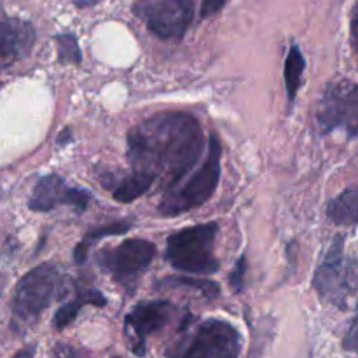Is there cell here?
Returning a JSON list of instances; mask_svg holds the SVG:
<instances>
[{"mask_svg": "<svg viewBox=\"0 0 358 358\" xmlns=\"http://www.w3.org/2000/svg\"><path fill=\"white\" fill-rule=\"evenodd\" d=\"M327 217L336 226L358 224V185L345 189L327 205Z\"/></svg>", "mask_w": 358, "mask_h": 358, "instance_id": "cell-13", "label": "cell"}, {"mask_svg": "<svg viewBox=\"0 0 358 358\" xmlns=\"http://www.w3.org/2000/svg\"><path fill=\"white\" fill-rule=\"evenodd\" d=\"M35 42L30 23L21 20H0V70L28 55Z\"/></svg>", "mask_w": 358, "mask_h": 358, "instance_id": "cell-12", "label": "cell"}, {"mask_svg": "<svg viewBox=\"0 0 358 358\" xmlns=\"http://www.w3.org/2000/svg\"><path fill=\"white\" fill-rule=\"evenodd\" d=\"M196 0H138L133 6L136 17L161 38H180L191 27Z\"/></svg>", "mask_w": 358, "mask_h": 358, "instance_id": "cell-8", "label": "cell"}, {"mask_svg": "<svg viewBox=\"0 0 358 358\" xmlns=\"http://www.w3.org/2000/svg\"><path fill=\"white\" fill-rule=\"evenodd\" d=\"M350 34H352V44L355 48L358 56V2L352 10V20H350Z\"/></svg>", "mask_w": 358, "mask_h": 358, "instance_id": "cell-24", "label": "cell"}, {"mask_svg": "<svg viewBox=\"0 0 358 358\" xmlns=\"http://www.w3.org/2000/svg\"><path fill=\"white\" fill-rule=\"evenodd\" d=\"M129 227H131V224H128V222H114V224H108V226L96 227V229L90 231V233L86 234V238H84V240L77 245L76 252H73V259H76L77 264H83V262H86L87 252H90L91 247H93L94 241L101 240V238H105V236H117V234H124V233H128Z\"/></svg>", "mask_w": 358, "mask_h": 358, "instance_id": "cell-17", "label": "cell"}, {"mask_svg": "<svg viewBox=\"0 0 358 358\" xmlns=\"http://www.w3.org/2000/svg\"><path fill=\"white\" fill-rule=\"evenodd\" d=\"M94 2H98V0H83L79 6H91V3H94Z\"/></svg>", "mask_w": 358, "mask_h": 358, "instance_id": "cell-27", "label": "cell"}, {"mask_svg": "<svg viewBox=\"0 0 358 358\" xmlns=\"http://www.w3.org/2000/svg\"><path fill=\"white\" fill-rule=\"evenodd\" d=\"M154 182H156V178L152 175L145 173V171H133V173L119 178L117 182L107 184L105 187H110L112 185V196H114L115 201L131 203L138 199L140 196L145 194Z\"/></svg>", "mask_w": 358, "mask_h": 358, "instance_id": "cell-14", "label": "cell"}, {"mask_svg": "<svg viewBox=\"0 0 358 358\" xmlns=\"http://www.w3.org/2000/svg\"><path fill=\"white\" fill-rule=\"evenodd\" d=\"M56 45H58V59L62 63H73L79 65L83 62L77 38L72 34H62L56 37Z\"/></svg>", "mask_w": 358, "mask_h": 358, "instance_id": "cell-19", "label": "cell"}, {"mask_svg": "<svg viewBox=\"0 0 358 358\" xmlns=\"http://www.w3.org/2000/svg\"><path fill=\"white\" fill-rule=\"evenodd\" d=\"M128 161L133 171L152 175L175 187L194 168L205 149L198 119L187 112H159L128 131Z\"/></svg>", "mask_w": 358, "mask_h": 358, "instance_id": "cell-1", "label": "cell"}, {"mask_svg": "<svg viewBox=\"0 0 358 358\" xmlns=\"http://www.w3.org/2000/svg\"><path fill=\"white\" fill-rule=\"evenodd\" d=\"M317 119L322 133L343 129L348 136H357L358 84L346 79L329 84L318 105Z\"/></svg>", "mask_w": 358, "mask_h": 358, "instance_id": "cell-6", "label": "cell"}, {"mask_svg": "<svg viewBox=\"0 0 358 358\" xmlns=\"http://www.w3.org/2000/svg\"><path fill=\"white\" fill-rule=\"evenodd\" d=\"M90 203V192L84 189L70 187L58 175L42 177L31 191L28 206L34 212H49L59 205H70L77 210H84Z\"/></svg>", "mask_w": 358, "mask_h": 358, "instance_id": "cell-11", "label": "cell"}, {"mask_svg": "<svg viewBox=\"0 0 358 358\" xmlns=\"http://www.w3.org/2000/svg\"><path fill=\"white\" fill-rule=\"evenodd\" d=\"M34 353H35L34 346H28V348H23L21 352H17L13 358H34Z\"/></svg>", "mask_w": 358, "mask_h": 358, "instance_id": "cell-25", "label": "cell"}, {"mask_svg": "<svg viewBox=\"0 0 358 358\" xmlns=\"http://www.w3.org/2000/svg\"><path fill=\"white\" fill-rule=\"evenodd\" d=\"M343 348H345L346 352L357 353V355H358V311H357L355 318H353L352 327H350V331H348V334H346L345 341H343Z\"/></svg>", "mask_w": 358, "mask_h": 358, "instance_id": "cell-21", "label": "cell"}, {"mask_svg": "<svg viewBox=\"0 0 358 358\" xmlns=\"http://www.w3.org/2000/svg\"><path fill=\"white\" fill-rule=\"evenodd\" d=\"M86 304L101 308V306H105V304H107V299H105V296L98 289L79 290V294L76 296V299H72L70 303L63 304V306L59 308L58 311H56L55 320H52L55 327L58 329V331L69 327V325L72 324V322L77 318L80 308L86 306Z\"/></svg>", "mask_w": 358, "mask_h": 358, "instance_id": "cell-15", "label": "cell"}, {"mask_svg": "<svg viewBox=\"0 0 358 358\" xmlns=\"http://www.w3.org/2000/svg\"><path fill=\"white\" fill-rule=\"evenodd\" d=\"M66 140H70V129H65V131H63L62 135H59L58 143H59V145H63V143H65Z\"/></svg>", "mask_w": 358, "mask_h": 358, "instance_id": "cell-26", "label": "cell"}, {"mask_svg": "<svg viewBox=\"0 0 358 358\" xmlns=\"http://www.w3.org/2000/svg\"><path fill=\"white\" fill-rule=\"evenodd\" d=\"M52 358H86L79 350L72 348L69 345H58L52 352Z\"/></svg>", "mask_w": 358, "mask_h": 358, "instance_id": "cell-23", "label": "cell"}, {"mask_svg": "<svg viewBox=\"0 0 358 358\" xmlns=\"http://www.w3.org/2000/svg\"><path fill=\"white\" fill-rule=\"evenodd\" d=\"M66 294V278L55 264H42L28 271L14 289L10 311L17 334L34 327L41 315Z\"/></svg>", "mask_w": 358, "mask_h": 358, "instance_id": "cell-2", "label": "cell"}, {"mask_svg": "<svg viewBox=\"0 0 358 358\" xmlns=\"http://www.w3.org/2000/svg\"><path fill=\"white\" fill-rule=\"evenodd\" d=\"M245 271H247V262H245V257H240V261L236 262V269L231 273V287H233L234 292L240 294L243 290V280H245Z\"/></svg>", "mask_w": 358, "mask_h": 358, "instance_id": "cell-20", "label": "cell"}, {"mask_svg": "<svg viewBox=\"0 0 358 358\" xmlns=\"http://www.w3.org/2000/svg\"><path fill=\"white\" fill-rule=\"evenodd\" d=\"M227 0H203L201 2V17L213 16L215 13H219L224 6H226Z\"/></svg>", "mask_w": 358, "mask_h": 358, "instance_id": "cell-22", "label": "cell"}, {"mask_svg": "<svg viewBox=\"0 0 358 358\" xmlns=\"http://www.w3.org/2000/svg\"><path fill=\"white\" fill-rule=\"evenodd\" d=\"M164 287H191L192 290H198L203 296L208 299H215L219 297L220 289L215 282L205 278H194V276H173L163 282Z\"/></svg>", "mask_w": 358, "mask_h": 358, "instance_id": "cell-18", "label": "cell"}, {"mask_svg": "<svg viewBox=\"0 0 358 358\" xmlns=\"http://www.w3.org/2000/svg\"><path fill=\"white\" fill-rule=\"evenodd\" d=\"M156 257V245L147 240H124L117 247L105 248L98 254V262L103 269L117 278H133L149 268Z\"/></svg>", "mask_w": 358, "mask_h": 358, "instance_id": "cell-10", "label": "cell"}, {"mask_svg": "<svg viewBox=\"0 0 358 358\" xmlns=\"http://www.w3.org/2000/svg\"><path fill=\"white\" fill-rule=\"evenodd\" d=\"M114 358H119V357H114Z\"/></svg>", "mask_w": 358, "mask_h": 358, "instance_id": "cell-28", "label": "cell"}, {"mask_svg": "<svg viewBox=\"0 0 358 358\" xmlns=\"http://www.w3.org/2000/svg\"><path fill=\"white\" fill-rule=\"evenodd\" d=\"M345 238L338 236L332 241L331 248L325 254L324 261L315 273L313 285L318 296L338 308H346V301L353 294L355 283H353V266L348 264L345 259Z\"/></svg>", "mask_w": 358, "mask_h": 358, "instance_id": "cell-7", "label": "cell"}, {"mask_svg": "<svg viewBox=\"0 0 358 358\" xmlns=\"http://www.w3.org/2000/svg\"><path fill=\"white\" fill-rule=\"evenodd\" d=\"M219 226L215 222L185 227L166 241V259L178 271L189 275H212L219 269L213 255V241Z\"/></svg>", "mask_w": 358, "mask_h": 358, "instance_id": "cell-4", "label": "cell"}, {"mask_svg": "<svg viewBox=\"0 0 358 358\" xmlns=\"http://www.w3.org/2000/svg\"><path fill=\"white\" fill-rule=\"evenodd\" d=\"M175 315V306L168 301H147L133 308L124 318V334L136 357L147 353V339L168 325Z\"/></svg>", "mask_w": 358, "mask_h": 358, "instance_id": "cell-9", "label": "cell"}, {"mask_svg": "<svg viewBox=\"0 0 358 358\" xmlns=\"http://www.w3.org/2000/svg\"><path fill=\"white\" fill-rule=\"evenodd\" d=\"M304 66H306V62H304V56L301 52V49L297 45H292L285 59V69H283V77H285V87H287V96H289V101L292 103L297 96V91H299L301 79H303Z\"/></svg>", "mask_w": 358, "mask_h": 358, "instance_id": "cell-16", "label": "cell"}, {"mask_svg": "<svg viewBox=\"0 0 358 358\" xmlns=\"http://www.w3.org/2000/svg\"><path fill=\"white\" fill-rule=\"evenodd\" d=\"M243 346L240 331L219 318L201 322L164 352L168 358H238Z\"/></svg>", "mask_w": 358, "mask_h": 358, "instance_id": "cell-3", "label": "cell"}, {"mask_svg": "<svg viewBox=\"0 0 358 358\" xmlns=\"http://www.w3.org/2000/svg\"><path fill=\"white\" fill-rule=\"evenodd\" d=\"M220 156H222L220 142L213 135L210 138L208 156H206L205 163L189 178V182L184 187L166 194V198L159 205L161 213L166 217H175L189 212L192 208H198L203 203L208 201L213 196V192H215L217 185H219Z\"/></svg>", "mask_w": 358, "mask_h": 358, "instance_id": "cell-5", "label": "cell"}]
</instances>
